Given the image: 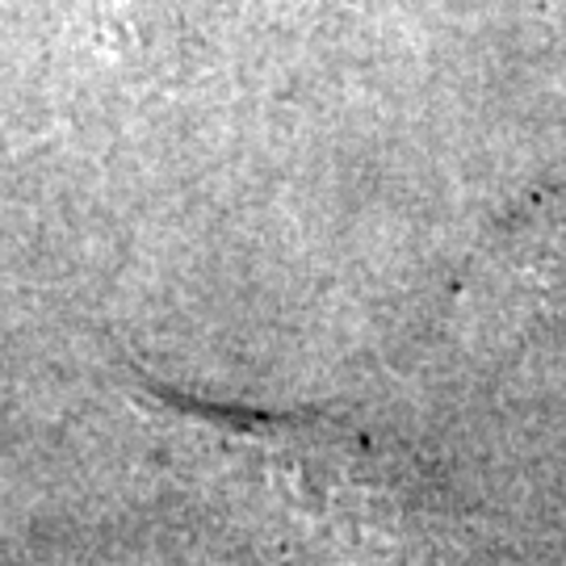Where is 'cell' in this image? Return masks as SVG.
I'll return each instance as SVG.
<instances>
[{
	"label": "cell",
	"mask_w": 566,
	"mask_h": 566,
	"mask_svg": "<svg viewBox=\"0 0 566 566\" xmlns=\"http://www.w3.org/2000/svg\"><path fill=\"white\" fill-rule=\"evenodd\" d=\"M130 403L185 483L294 554L327 566H420L446 528L420 465L357 424L202 403L156 382L130 386Z\"/></svg>",
	"instance_id": "6da1fadb"
}]
</instances>
